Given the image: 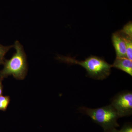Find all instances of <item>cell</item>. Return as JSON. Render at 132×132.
Instances as JSON below:
<instances>
[{
  "label": "cell",
  "instance_id": "1",
  "mask_svg": "<svg viewBox=\"0 0 132 132\" xmlns=\"http://www.w3.org/2000/svg\"><path fill=\"white\" fill-rule=\"evenodd\" d=\"M57 59L68 64L80 65L86 69L88 76L95 79L102 80L111 74L112 65L97 56L91 55L85 61H81L72 57L63 56H57Z\"/></svg>",
  "mask_w": 132,
  "mask_h": 132
},
{
  "label": "cell",
  "instance_id": "2",
  "mask_svg": "<svg viewBox=\"0 0 132 132\" xmlns=\"http://www.w3.org/2000/svg\"><path fill=\"white\" fill-rule=\"evenodd\" d=\"M15 53L12 58L5 60L4 67L0 71V79L3 80L9 75H13L17 80H23L28 71L26 53L24 48L19 41H16L14 45Z\"/></svg>",
  "mask_w": 132,
  "mask_h": 132
},
{
  "label": "cell",
  "instance_id": "3",
  "mask_svg": "<svg viewBox=\"0 0 132 132\" xmlns=\"http://www.w3.org/2000/svg\"><path fill=\"white\" fill-rule=\"evenodd\" d=\"M79 110L81 112L89 116L95 123L103 128L104 130L119 126L118 123L119 117L111 105L97 109L81 107Z\"/></svg>",
  "mask_w": 132,
  "mask_h": 132
},
{
  "label": "cell",
  "instance_id": "4",
  "mask_svg": "<svg viewBox=\"0 0 132 132\" xmlns=\"http://www.w3.org/2000/svg\"><path fill=\"white\" fill-rule=\"evenodd\" d=\"M111 105L119 117H125L132 114V93L126 91L119 93L113 98Z\"/></svg>",
  "mask_w": 132,
  "mask_h": 132
},
{
  "label": "cell",
  "instance_id": "5",
  "mask_svg": "<svg viewBox=\"0 0 132 132\" xmlns=\"http://www.w3.org/2000/svg\"><path fill=\"white\" fill-rule=\"evenodd\" d=\"M112 40L115 48L116 58H126V43L119 31L113 34Z\"/></svg>",
  "mask_w": 132,
  "mask_h": 132
},
{
  "label": "cell",
  "instance_id": "6",
  "mask_svg": "<svg viewBox=\"0 0 132 132\" xmlns=\"http://www.w3.org/2000/svg\"><path fill=\"white\" fill-rule=\"evenodd\" d=\"M112 67L132 76V61L127 58H116Z\"/></svg>",
  "mask_w": 132,
  "mask_h": 132
},
{
  "label": "cell",
  "instance_id": "7",
  "mask_svg": "<svg viewBox=\"0 0 132 132\" xmlns=\"http://www.w3.org/2000/svg\"><path fill=\"white\" fill-rule=\"evenodd\" d=\"M120 32L123 36L125 43L126 48V58L130 60H132V38L126 35L125 34Z\"/></svg>",
  "mask_w": 132,
  "mask_h": 132
},
{
  "label": "cell",
  "instance_id": "8",
  "mask_svg": "<svg viewBox=\"0 0 132 132\" xmlns=\"http://www.w3.org/2000/svg\"><path fill=\"white\" fill-rule=\"evenodd\" d=\"M9 96H0V111H5L10 102Z\"/></svg>",
  "mask_w": 132,
  "mask_h": 132
},
{
  "label": "cell",
  "instance_id": "9",
  "mask_svg": "<svg viewBox=\"0 0 132 132\" xmlns=\"http://www.w3.org/2000/svg\"><path fill=\"white\" fill-rule=\"evenodd\" d=\"M13 47L14 45L5 46L0 44V65L4 64L5 54L10 49Z\"/></svg>",
  "mask_w": 132,
  "mask_h": 132
},
{
  "label": "cell",
  "instance_id": "10",
  "mask_svg": "<svg viewBox=\"0 0 132 132\" xmlns=\"http://www.w3.org/2000/svg\"><path fill=\"white\" fill-rule=\"evenodd\" d=\"M120 31L121 33L132 38V22L130 21L125 25L123 29Z\"/></svg>",
  "mask_w": 132,
  "mask_h": 132
},
{
  "label": "cell",
  "instance_id": "11",
  "mask_svg": "<svg viewBox=\"0 0 132 132\" xmlns=\"http://www.w3.org/2000/svg\"><path fill=\"white\" fill-rule=\"evenodd\" d=\"M119 132H132V126L131 123H126L120 130Z\"/></svg>",
  "mask_w": 132,
  "mask_h": 132
},
{
  "label": "cell",
  "instance_id": "12",
  "mask_svg": "<svg viewBox=\"0 0 132 132\" xmlns=\"http://www.w3.org/2000/svg\"><path fill=\"white\" fill-rule=\"evenodd\" d=\"M104 132H119V131L116 129V128H112L106 130H104Z\"/></svg>",
  "mask_w": 132,
  "mask_h": 132
},
{
  "label": "cell",
  "instance_id": "13",
  "mask_svg": "<svg viewBox=\"0 0 132 132\" xmlns=\"http://www.w3.org/2000/svg\"><path fill=\"white\" fill-rule=\"evenodd\" d=\"M2 80L0 79V96L2 95L3 92V86L2 85Z\"/></svg>",
  "mask_w": 132,
  "mask_h": 132
}]
</instances>
